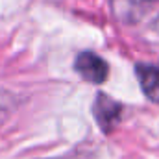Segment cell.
I'll list each match as a JSON object with an SVG mask.
<instances>
[{"label":"cell","instance_id":"cell-5","mask_svg":"<svg viewBox=\"0 0 159 159\" xmlns=\"http://www.w3.org/2000/svg\"><path fill=\"white\" fill-rule=\"evenodd\" d=\"M152 28L156 30V34H157V35H159V17H157V19H156V20H154V24H152Z\"/></svg>","mask_w":159,"mask_h":159},{"label":"cell","instance_id":"cell-1","mask_svg":"<svg viewBox=\"0 0 159 159\" xmlns=\"http://www.w3.org/2000/svg\"><path fill=\"white\" fill-rule=\"evenodd\" d=\"M74 70L89 83H104L109 76V63L102 56L91 50H85L76 56Z\"/></svg>","mask_w":159,"mask_h":159},{"label":"cell","instance_id":"cell-2","mask_svg":"<svg viewBox=\"0 0 159 159\" xmlns=\"http://www.w3.org/2000/svg\"><path fill=\"white\" fill-rule=\"evenodd\" d=\"M122 113H124V106L119 100L111 98L106 93H98V96L93 104V115L104 133H111L115 129V126L122 119Z\"/></svg>","mask_w":159,"mask_h":159},{"label":"cell","instance_id":"cell-3","mask_svg":"<svg viewBox=\"0 0 159 159\" xmlns=\"http://www.w3.org/2000/svg\"><path fill=\"white\" fill-rule=\"evenodd\" d=\"M135 72H137L141 89L146 94V98L159 104V67L143 63V65L135 67Z\"/></svg>","mask_w":159,"mask_h":159},{"label":"cell","instance_id":"cell-4","mask_svg":"<svg viewBox=\"0 0 159 159\" xmlns=\"http://www.w3.org/2000/svg\"><path fill=\"white\" fill-rule=\"evenodd\" d=\"M143 0H113V11L122 22H135L143 13Z\"/></svg>","mask_w":159,"mask_h":159}]
</instances>
